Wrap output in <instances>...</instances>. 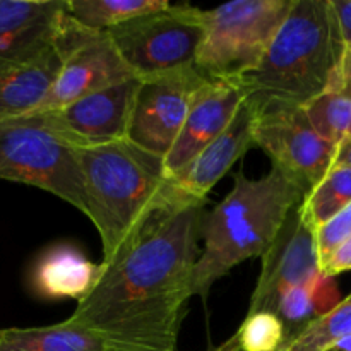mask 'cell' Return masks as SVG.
Instances as JSON below:
<instances>
[{"instance_id": "1", "label": "cell", "mask_w": 351, "mask_h": 351, "mask_svg": "<svg viewBox=\"0 0 351 351\" xmlns=\"http://www.w3.org/2000/svg\"><path fill=\"white\" fill-rule=\"evenodd\" d=\"M204 213L191 199L167 209L130 249L101 263L98 285L67 321L98 332L112 351H177Z\"/></svg>"}, {"instance_id": "2", "label": "cell", "mask_w": 351, "mask_h": 351, "mask_svg": "<svg viewBox=\"0 0 351 351\" xmlns=\"http://www.w3.org/2000/svg\"><path fill=\"white\" fill-rule=\"evenodd\" d=\"M79 161L86 216L101 239L103 263L130 249L167 209L187 201L175 189L165 158L129 139L79 149Z\"/></svg>"}, {"instance_id": "3", "label": "cell", "mask_w": 351, "mask_h": 351, "mask_svg": "<svg viewBox=\"0 0 351 351\" xmlns=\"http://www.w3.org/2000/svg\"><path fill=\"white\" fill-rule=\"evenodd\" d=\"M305 195L307 192L276 167L261 178L239 171L232 192L202 216L204 250L192 274V297L206 300L219 278L243 261L263 257Z\"/></svg>"}, {"instance_id": "4", "label": "cell", "mask_w": 351, "mask_h": 351, "mask_svg": "<svg viewBox=\"0 0 351 351\" xmlns=\"http://www.w3.org/2000/svg\"><path fill=\"white\" fill-rule=\"evenodd\" d=\"M346 50L331 0H293L261 64L240 84L259 106L305 108L331 88Z\"/></svg>"}, {"instance_id": "5", "label": "cell", "mask_w": 351, "mask_h": 351, "mask_svg": "<svg viewBox=\"0 0 351 351\" xmlns=\"http://www.w3.org/2000/svg\"><path fill=\"white\" fill-rule=\"evenodd\" d=\"M0 180L33 185L88 215L79 149L38 113L0 122Z\"/></svg>"}, {"instance_id": "6", "label": "cell", "mask_w": 351, "mask_h": 351, "mask_svg": "<svg viewBox=\"0 0 351 351\" xmlns=\"http://www.w3.org/2000/svg\"><path fill=\"white\" fill-rule=\"evenodd\" d=\"M293 0H235L204 10L206 33L195 69L206 79L240 82L254 72Z\"/></svg>"}, {"instance_id": "7", "label": "cell", "mask_w": 351, "mask_h": 351, "mask_svg": "<svg viewBox=\"0 0 351 351\" xmlns=\"http://www.w3.org/2000/svg\"><path fill=\"white\" fill-rule=\"evenodd\" d=\"M204 33V10L189 3H170L167 9L113 27L108 36L132 74L146 77L195 65Z\"/></svg>"}, {"instance_id": "8", "label": "cell", "mask_w": 351, "mask_h": 351, "mask_svg": "<svg viewBox=\"0 0 351 351\" xmlns=\"http://www.w3.org/2000/svg\"><path fill=\"white\" fill-rule=\"evenodd\" d=\"M254 144L307 194L335 167L339 147L314 129L304 106L290 105L259 106Z\"/></svg>"}, {"instance_id": "9", "label": "cell", "mask_w": 351, "mask_h": 351, "mask_svg": "<svg viewBox=\"0 0 351 351\" xmlns=\"http://www.w3.org/2000/svg\"><path fill=\"white\" fill-rule=\"evenodd\" d=\"M206 81L195 65L139 77L127 139L167 158L184 127L194 95Z\"/></svg>"}, {"instance_id": "10", "label": "cell", "mask_w": 351, "mask_h": 351, "mask_svg": "<svg viewBox=\"0 0 351 351\" xmlns=\"http://www.w3.org/2000/svg\"><path fill=\"white\" fill-rule=\"evenodd\" d=\"M300 204L291 209L273 245L261 257L263 267L247 314H274L278 302L288 290L324 274L315 242V230L305 219Z\"/></svg>"}, {"instance_id": "11", "label": "cell", "mask_w": 351, "mask_h": 351, "mask_svg": "<svg viewBox=\"0 0 351 351\" xmlns=\"http://www.w3.org/2000/svg\"><path fill=\"white\" fill-rule=\"evenodd\" d=\"M139 77L84 96L55 112L38 113L77 149L127 139Z\"/></svg>"}, {"instance_id": "12", "label": "cell", "mask_w": 351, "mask_h": 351, "mask_svg": "<svg viewBox=\"0 0 351 351\" xmlns=\"http://www.w3.org/2000/svg\"><path fill=\"white\" fill-rule=\"evenodd\" d=\"M132 77L136 75L120 57L108 33L88 31L67 55L47 98L33 113L55 112Z\"/></svg>"}, {"instance_id": "13", "label": "cell", "mask_w": 351, "mask_h": 351, "mask_svg": "<svg viewBox=\"0 0 351 351\" xmlns=\"http://www.w3.org/2000/svg\"><path fill=\"white\" fill-rule=\"evenodd\" d=\"M69 21L67 0H0V67L40 57Z\"/></svg>"}, {"instance_id": "14", "label": "cell", "mask_w": 351, "mask_h": 351, "mask_svg": "<svg viewBox=\"0 0 351 351\" xmlns=\"http://www.w3.org/2000/svg\"><path fill=\"white\" fill-rule=\"evenodd\" d=\"M245 98V89L235 81L208 79L197 89L184 127L165 158L170 177L178 173L209 143L225 132Z\"/></svg>"}, {"instance_id": "15", "label": "cell", "mask_w": 351, "mask_h": 351, "mask_svg": "<svg viewBox=\"0 0 351 351\" xmlns=\"http://www.w3.org/2000/svg\"><path fill=\"white\" fill-rule=\"evenodd\" d=\"M257 117H259V105L256 99L247 96L225 132L209 143L178 173L170 177L175 189L184 197L204 202L211 189L232 170L233 165L245 156L250 147L256 146L254 132H256Z\"/></svg>"}, {"instance_id": "16", "label": "cell", "mask_w": 351, "mask_h": 351, "mask_svg": "<svg viewBox=\"0 0 351 351\" xmlns=\"http://www.w3.org/2000/svg\"><path fill=\"white\" fill-rule=\"evenodd\" d=\"M88 31L71 17L57 43L40 57L0 67V122L29 115L41 105L67 55Z\"/></svg>"}, {"instance_id": "17", "label": "cell", "mask_w": 351, "mask_h": 351, "mask_svg": "<svg viewBox=\"0 0 351 351\" xmlns=\"http://www.w3.org/2000/svg\"><path fill=\"white\" fill-rule=\"evenodd\" d=\"M103 264H95L72 245L47 250L33 269V288L43 298H72L81 302L98 285Z\"/></svg>"}, {"instance_id": "18", "label": "cell", "mask_w": 351, "mask_h": 351, "mask_svg": "<svg viewBox=\"0 0 351 351\" xmlns=\"http://www.w3.org/2000/svg\"><path fill=\"white\" fill-rule=\"evenodd\" d=\"M0 351H112L98 332L69 321L43 328L0 331Z\"/></svg>"}, {"instance_id": "19", "label": "cell", "mask_w": 351, "mask_h": 351, "mask_svg": "<svg viewBox=\"0 0 351 351\" xmlns=\"http://www.w3.org/2000/svg\"><path fill=\"white\" fill-rule=\"evenodd\" d=\"M339 302L341 300H338L335 281L326 274L319 276L317 280L288 290L278 302L276 312H274L281 319L287 331L288 350L304 335L305 329L312 322L317 321Z\"/></svg>"}, {"instance_id": "20", "label": "cell", "mask_w": 351, "mask_h": 351, "mask_svg": "<svg viewBox=\"0 0 351 351\" xmlns=\"http://www.w3.org/2000/svg\"><path fill=\"white\" fill-rule=\"evenodd\" d=\"M308 120L324 139L341 144L351 137V48L331 88L305 106Z\"/></svg>"}, {"instance_id": "21", "label": "cell", "mask_w": 351, "mask_h": 351, "mask_svg": "<svg viewBox=\"0 0 351 351\" xmlns=\"http://www.w3.org/2000/svg\"><path fill=\"white\" fill-rule=\"evenodd\" d=\"M69 14L79 26L108 33L130 19L167 9V0H67Z\"/></svg>"}, {"instance_id": "22", "label": "cell", "mask_w": 351, "mask_h": 351, "mask_svg": "<svg viewBox=\"0 0 351 351\" xmlns=\"http://www.w3.org/2000/svg\"><path fill=\"white\" fill-rule=\"evenodd\" d=\"M351 202V167L335 165L308 192L300 208L314 230L326 225Z\"/></svg>"}, {"instance_id": "23", "label": "cell", "mask_w": 351, "mask_h": 351, "mask_svg": "<svg viewBox=\"0 0 351 351\" xmlns=\"http://www.w3.org/2000/svg\"><path fill=\"white\" fill-rule=\"evenodd\" d=\"M351 336V295L312 322L304 335L288 351H328L335 350L343 339Z\"/></svg>"}, {"instance_id": "24", "label": "cell", "mask_w": 351, "mask_h": 351, "mask_svg": "<svg viewBox=\"0 0 351 351\" xmlns=\"http://www.w3.org/2000/svg\"><path fill=\"white\" fill-rule=\"evenodd\" d=\"M243 351H287L288 339L281 319L273 312L247 314L235 332Z\"/></svg>"}, {"instance_id": "25", "label": "cell", "mask_w": 351, "mask_h": 351, "mask_svg": "<svg viewBox=\"0 0 351 351\" xmlns=\"http://www.w3.org/2000/svg\"><path fill=\"white\" fill-rule=\"evenodd\" d=\"M351 237V202L345 209L338 213L326 225L315 230V242H317L321 266L343 242Z\"/></svg>"}, {"instance_id": "26", "label": "cell", "mask_w": 351, "mask_h": 351, "mask_svg": "<svg viewBox=\"0 0 351 351\" xmlns=\"http://www.w3.org/2000/svg\"><path fill=\"white\" fill-rule=\"evenodd\" d=\"M321 267L328 278H335L351 269V237L322 263Z\"/></svg>"}, {"instance_id": "27", "label": "cell", "mask_w": 351, "mask_h": 351, "mask_svg": "<svg viewBox=\"0 0 351 351\" xmlns=\"http://www.w3.org/2000/svg\"><path fill=\"white\" fill-rule=\"evenodd\" d=\"M345 45L351 48V0H331Z\"/></svg>"}, {"instance_id": "28", "label": "cell", "mask_w": 351, "mask_h": 351, "mask_svg": "<svg viewBox=\"0 0 351 351\" xmlns=\"http://www.w3.org/2000/svg\"><path fill=\"white\" fill-rule=\"evenodd\" d=\"M335 165H345L351 167V137L343 141L338 147V156H336Z\"/></svg>"}, {"instance_id": "29", "label": "cell", "mask_w": 351, "mask_h": 351, "mask_svg": "<svg viewBox=\"0 0 351 351\" xmlns=\"http://www.w3.org/2000/svg\"><path fill=\"white\" fill-rule=\"evenodd\" d=\"M213 351H243L242 346L239 345V339H237V336L233 335L232 338L226 339L223 345H219L218 348H215Z\"/></svg>"}, {"instance_id": "30", "label": "cell", "mask_w": 351, "mask_h": 351, "mask_svg": "<svg viewBox=\"0 0 351 351\" xmlns=\"http://www.w3.org/2000/svg\"><path fill=\"white\" fill-rule=\"evenodd\" d=\"M335 350L336 351H351V336H350V338L343 339V341L339 343V345L336 346Z\"/></svg>"}, {"instance_id": "31", "label": "cell", "mask_w": 351, "mask_h": 351, "mask_svg": "<svg viewBox=\"0 0 351 351\" xmlns=\"http://www.w3.org/2000/svg\"><path fill=\"white\" fill-rule=\"evenodd\" d=\"M328 351H336V350H328Z\"/></svg>"}]
</instances>
